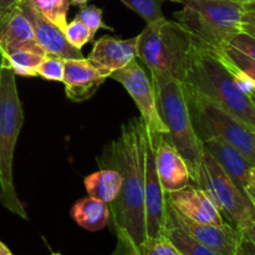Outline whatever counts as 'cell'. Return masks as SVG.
<instances>
[{
    "mask_svg": "<svg viewBox=\"0 0 255 255\" xmlns=\"http://www.w3.org/2000/svg\"><path fill=\"white\" fill-rule=\"evenodd\" d=\"M147 129L141 117H132L120 134L106 144L96 158L101 168H111L122 177L120 194L110 203L112 226L119 241L142 249L147 241L144 211V167Z\"/></svg>",
    "mask_w": 255,
    "mask_h": 255,
    "instance_id": "1",
    "label": "cell"
},
{
    "mask_svg": "<svg viewBox=\"0 0 255 255\" xmlns=\"http://www.w3.org/2000/svg\"><path fill=\"white\" fill-rule=\"evenodd\" d=\"M183 86L255 131V105L239 90L231 70L214 52L193 45Z\"/></svg>",
    "mask_w": 255,
    "mask_h": 255,
    "instance_id": "2",
    "label": "cell"
},
{
    "mask_svg": "<svg viewBox=\"0 0 255 255\" xmlns=\"http://www.w3.org/2000/svg\"><path fill=\"white\" fill-rule=\"evenodd\" d=\"M157 107L168 137L186 161L191 179L203 188V142L197 136L182 82L168 75H151Z\"/></svg>",
    "mask_w": 255,
    "mask_h": 255,
    "instance_id": "3",
    "label": "cell"
},
{
    "mask_svg": "<svg viewBox=\"0 0 255 255\" xmlns=\"http://www.w3.org/2000/svg\"><path fill=\"white\" fill-rule=\"evenodd\" d=\"M22 124L24 110L17 92L16 75L0 57V203L12 214L27 221V212L17 197L12 174L15 147Z\"/></svg>",
    "mask_w": 255,
    "mask_h": 255,
    "instance_id": "4",
    "label": "cell"
},
{
    "mask_svg": "<svg viewBox=\"0 0 255 255\" xmlns=\"http://www.w3.org/2000/svg\"><path fill=\"white\" fill-rule=\"evenodd\" d=\"M183 7L173 14L193 39L208 51L219 52L232 37L243 31L244 6L234 0H183Z\"/></svg>",
    "mask_w": 255,
    "mask_h": 255,
    "instance_id": "5",
    "label": "cell"
},
{
    "mask_svg": "<svg viewBox=\"0 0 255 255\" xmlns=\"http://www.w3.org/2000/svg\"><path fill=\"white\" fill-rule=\"evenodd\" d=\"M137 41V59L151 75H168L183 84L194 41L177 21L166 17L146 25Z\"/></svg>",
    "mask_w": 255,
    "mask_h": 255,
    "instance_id": "6",
    "label": "cell"
},
{
    "mask_svg": "<svg viewBox=\"0 0 255 255\" xmlns=\"http://www.w3.org/2000/svg\"><path fill=\"white\" fill-rule=\"evenodd\" d=\"M186 91L187 104L197 136L202 142L219 138L238 149L255 164V131L208 100Z\"/></svg>",
    "mask_w": 255,
    "mask_h": 255,
    "instance_id": "7",
    "label": "cell"
},
{
    "mask_svg": "<svg viewBox=\"0 0 255 255\" xmlns=\"http://www.w3.org/2000/svg\"><path fill=\"white\" fill-rule=\"evenodd\" d=\"M203 188L218 207L224 221L241 233L255 219V206L236 186L221 164L204 151Z\"/></svg>",
    "mask_w": 255,
    "mask_h": 255,
    "instance_id": "8",
    "label": "cell"
},
{
    "mask_svg": "<svg viewBox=\"0 0 255 255\" xmlns=\"http://www.w3.org/2000/svg\"><path fill=\"white\" fill-rule=\"evenodd\" d=\"M110 79L120 82L128 92L138 109L147 131L151 133H168V129L159 116L152 80L141 66L138 59L132 60L125 67L112 72Z\"/></svg>",
    "mask_w": 255,
    "mask_h": 255,
    "instance_id": "9",
    "label": "cell"
},
{
    "mask_svg": "<svg viewBox=\"0 0 255 255\" xmlns=\"http://www.w3.org/2000/svg\"><path fill=\"white\" fill-rule=\"evenodd\" d=\"M147 129V128H146ZM144 211H146L147 238L166 237L168 226V203L166 192L162 188L157 174L154 159V142L151 132L147 131L146 167H144Z\"/></svg>",
    "mask_w": 255,
    "mask_h": 255,
    "instance_id": "10",
    "label": "cell"
},
{
    "mask_svg": "<svg viewBox=\"0 0 255 255\" xmlns=\"http://www.w3.org/2000/svg\"><path fill=\"white\" fill-rule=\"evenodd\" d=\"M168 219L217 255H236L242 242L241 233L228 223L223 226L199 223L182 216L169 206Z\"/></svg>",
    "mask_w": 255,
    "mask_h": 255,
    "instance_id": "11",
    "label": "cell"
},
{
    "mask_svg": "<svg viewBox=\"0 0 255 255\" xmlns=\"http://www.w3.org/2000/svg\"><path fill=\"white\" fill-rule=\"evenodd\" d=\"M149 132V131H148ZM154 142L157 174L166 193L179 191L188 186L191 172L186 161L174 147L167 133H151Z\"/></svg>",
    "mask_w": 255,
    "mask_h": 255,
    "instance_id": "12",
    "label": "cell"
},
{
    "mask_svg": "<svg viewBox=\"0 0 255 255\" xmlns=\"http://www.w3.org/2000/svg\"><path fill=\"white\" fill-rule=\"evenodd\" d=\"M166 197L171 208L192 221L216 226L227 223L208 192L202 187L188 184L179 191L166 193Z\"/></svg>",
    "mask_w": 255,
    "mask_h": 255,
    "instance_id": "13",
    "label": "cell"
},
{
    "mask_svg": "<svg viewBox=\"0 0 255 255\" xmlns=\"http://www.w3.org/2000/svg\"><path fill=\"white\" fill-rule=\"evenodd\" d=\"M20 9L29 20L34 31L35 40L37 44L46 51V54L56 55L64 60L69 59H82L81 50L72 46L65 37L64 31L52 24L51 21L42 16L34 6L29 2V0H22L20 2Z\"/></svg>",
    "mask_w": 255,
    "mask_h": 255,
    "instance_id": "14",
    "label": "cell"
},
{
    "mask_svg": "<svg viewBox=\"0 0 255 255\" xmlns=\"http://www.w3.org/2000/svg\"><path fill=\"white\" fill-rule=\"evenodd\" d=\"M109 77L97 69L87 57L65 60V94L72 102L91 99Z\"/></svg>",
    "mask_w": 255,
    "mask_h": 255,
    "instance_id": "15",
    "label": "cell"
},
{
    "mask_svg": "<svg viewBox=\"0 0 255 255\" xmlns=\"http://www.w3.org/2000/svg\"><path fill=\"white\" fill-rule=\"evenodd\" d=\"M137 41L138 36L125 40L102 36L95 42L87 59L110 79L112 72L137 59Z\"/></svg>",
    "mask_w": 255,
    "mask_h": 255,
    "instance_id": "16",
    "label": "cell"
},
{
    "mask_svg": "<svg viewBox=\"0 0 255 255\" xmlns=\"http://www.w3.org/2000/svg\"><path fill=\"white\" fill-rule=\"evenodd\" d=\"M203 148L221 164L222 168L231 177L242 193L248 197L251 173L254 164L238 149L219 138H209L203 141Z\"/></svg>",
    "mask_w": 255,
    "mask_h": 255,
    "instance_id": "17",
    "label": "cell"
},
{
    "mask_svg": "<svg viewBox=\"0 0 255 255\" xmlns=\"http://www.w3.org/2000/svg\"><path fill=\"white\" fill-rule=\"evenodd\" d=\"M37 45L31 24L20 6L0 17V56L21 47Z\"/></svg>",
    "mask_w": 255,
    "mask_h": 255,
    "instance_id": "18",
    "label": "cell"
},
{
    "mask_svg": "<svg viewBox=\"0 0 255 255\" xmlns=\"http://www.w3.org/2000/svg\"><path fill=\"white\" fill-rule=\"evenodd\" d=\"M70 216L81 228L89 232H99L110 223L111 212L109 204L89 196L75 202Z\"/></svg>",
    "mask_w": 255,
    "mask_h": 255,
    "instance_id": "19",
    "label": "cell"
},
{
    "mask_svg": "<svg viewBox=\"0 0 255 255\" xmlns=\"http://www.w3.org/2000/svg\"><path fill=\"white\" fill-rule=\"evenodd\" d=\"M85 188L90 197L110 204L117 198L122 187V177L111 168H101L85 177Z\"/></svg>",
    "mask_w": 255,
    "mask_h": 255,
    "instance_id": "20",
    "label": "cell"
},
{
    "mask_svg": "<svg viewBox=\"0 0 255 255\" xmlns=\"http://www.w3.org/2000/svg\"><path fill=\"white\" fill-rule=\"evenodd\" d=\"M46 51L40 45L21 47L14 50L5 56H0L6 61L15 75L22 77H36L37 66L41 64Z\"/></svg>",
    "mask_w": 255,
    "mask_h": 255,
    "instance_id": "21",
    "label": "cell"
},
{
    "mask_svg": "<svg viewBox=\"0 0 255 255\" xmlns=\"http://www.w3.org/2000/svg\"><path fill=\"white\" fill-rule=\"evenodd\" d=\"M166 237L173 244L179 255H217L213 251L197 242L191 236L182 231L179 227L172 223L168 219Z\"/></svg>",
    "mask_w": 255,
    "mask_h": 255,
    "instance_id": "22",
    "label": "cell"
},
{
    "mask_svg": "<svg viewBox=\"0 0 255 255\" xmlns=\"http://www.w3.org/2000/svg\"><path fill=\"white\" fill-rule=\"evenodd\" d=\"M29 2L42 16L65 31L67 26L70 0H29Z\"/></svg>",
    "mask_w": 255,
    "mask_h": 255,
    "instance_id": "23",
    "label": "cell"
},
{
    "mask_svg": "<svg viewBox=\"0 0 255 255\" xmlns=\"http://www.w3.org/2000/svg\"><path fill=\"white\" fill-rule=\"evenodd\" d=\"M127 7L133 10L142 19L146 21V25L153 24L164 19L162 12V4L166 1L183 2V0H121Z\"/></svg>",
    "mask_w": 255,
    "mask_h": 255,
    "instance_id": "24",
    "label": "cell"
},
{
    "mask_svg": "<svg viewBox=\"0 0 255 255\" xmlns=\"http://www.w3.org/2000/svg\"><path fill=\"white\" fill-rule=\"evenodd\" d=\"M216 55L222 61L241 70L242 72L247 74L252 80L255 81V61L253 59L247 56L246 54L241 52L239 50L234 49L231 45H227L223 50L217 52Z\"/></svg>",
    "mask_w": 255,
    "mask_h": 255,
    "instance_id": "25",
    "label": "cell"
},
{
    "mask_svg": "<svg viewBox=\"0 0 255 255\" xmlns=\"http://www.w3.org/2000/svg\"><path fill=\"white\" fill-rule=\"evenodd\" d=\"M65 72V60L56 55L46 54L41 64L37 66L36 76L47 81L62 82Z\"/></svg>",
    "mask_w": 255,
    "mask_h": 255,
    "instance_id": "26",
    "label": "cell"
},
{
    "mask_svg": "<svg viewBox=\"0 0 255 255\" xmlns=\"http://www.w3.org/2000/svg\"><path fill=\"white\" fill-rule=\"evenodd\" d=\"M102 15H104V11L96 5H85V6L80 7L79 12L75 16V20H79L85 26L89 27L91 34L95 36L100 29L111 30V31L114 30L111 26L105 24Z\"/></svg>",
    "mask_w": 255,
    "mask_h": 255,
    "instance_id": "27",
    "label": "cell"
},
{
    "mask_svg": "<svg viewBox=\"0 0 255 255\" xmlns=\"http://www.w3.org/2000/svg\"><path fill=\"white\" fill-rule=\"evenodd\" d=\"M65 37L67 39V41L72 45L76 49L81 50L82 47L86 44L91 42L94 40V35L91 34L90 29L87 26H85L82 22H80L79 20H72L71 22H69L64 31Z\"/></svg>",
    "mask_w": 255,
    "mask_h": 255,
    "instance_id": "28",
    "label": "cell"
},
{
    "mask_svg": "<svg viewBox=\"0 0 255 255\" xmlns=\"http://www.w3.org/2000/svg\"><path fill=\"white\" fill-rule=\"evenodd\" d=\"M141 251L143 255H179L167 237L157 239L147 238Z\"/></svg>",
    "mask_w": 255,
    "mask_h": 255,
    "instance_id": "29",
    "label": "cell"
},
{
    "mask_svg": "<svg viewBox=\"0 0 255 255\" xmlns=\"http://www.w3.org/2000/svg\"><path fill=\"white\" fill-rule=\"evenodd\" d=\"M228 45L239 50V51L246 54L247 56H249L255 61V37L252 36V35L243 31L239 32L236 36L232 37Z\"/></svg>",
    "mask_w": 255,
    "mask_h": 255,
    "instance_id": "30",
    "label": "cell"
},
{
    "mask_svg": "<svg viewBox=\"0 0 255 255\" xmlns=\"http://www.w3.org/2000/svg\"><path fill=\"white\" fill-rule=\"evenodd\" d=\"M119 241V239H117ZM112 255H143L142 254L141 249L136 248L132 244L127 243V242L124 241H119L117 243V248L115 251V253Z\"/></svg>",
    "mask_w": 255,
    "mask_h": 255,
    "instance_id": "31",
    "label": "cell"
},
{
    "mask_svg": "<svg viewBox=\"0 0 255 255\" xmlns=\"http://www.w3.org/2000/svg\"><path fill=\"white\" fill-rule=\"evenodd\" d=\"M243 32H247L255 37V16L247 12L246 10H244L243 15Z\"/></svg>",
    "mask_w": 255,
    "mask_h": 255,
    "instance_id": "32",
    "label": "cell"
},
{
    "mask_svg": "<svg viewBox=\"0 0 255 255\" xmlns=\"http://www.w3.org/2000/svg\"><path fill=\"white\" fill-rule=\"evenodd\" d=\"M21 1L22 0H0V17L19 6Z\"/></svg>",
    "mask_w": 255,
    "mask_h": 255,
    "instance_id": "33",
    "label": "cell"
},
{
    "mask_svg": "<svg viewBox=\"0 0 255 255\" xmlns=\"http://www.w3.org/2000/svg\"><path fill=\"white\" fill-rule=\"evenodd\" d=\"M236 255H255V246L249 241H247V239L242 238Z\"/></svg>",
    "mask_w": 255,
    "mask_h": 255,
    "instance_id": "34",
    "label": "cell"
},
{
    "mask_svg": "<svg viewBox=\"0 0 255 255\" xmlns=\"http://www.w3.org/2000/svg\"><path fill=\"white\" fill-rule=\"evenodd\" d=\"M241 236L242 238L247 239V241H249L255 246V219L246 229L241 232Z\"/></svg>",
    "mask_w": 255,
    "mask_h": 255,
    "instance_id": "35",
    "label": "cell"
},
{
    "mask_svg": "<svg viewBox=\"0 0 255 255\" xmlns=\"http://www.w3.org/2000/svg\"><path fill=\"white\" fill-rule=\"evenodd\" d=\"M244 10H246L247 12H249V14L254 15L255 16V1L254 2H249V4H244Z\"/></svg>",
    "mask_w": 255,
    "mask_h": 255,
    "instance_id": "36",
    "label": "cell"
},
{
    "mask_svg": "<svg viewBox=\"0 0 255 255\" xmlns=\"http://www.w3.org/2000/svg\"><path fill=\"white\" fill-rule=\"evenodd\" d=\"M0 255H14L2 242H0Z\"/></svg>",
    "mask_w": 255,
    "mask_h": 255,
    "instance_id": "37",
    "label": "cell"
},
{
    "mask_svg": "<svg viewBox=\"0 0 255 255\" xmlns=\"http://www.w3.org/2000/svg\"><path fill=\"white\" fill-rule=\"evenodd\" d=\"M89 1L90 0H70V2H71L72 5H75V6H79V7L85 6V5H87V2Z\"/></svg>",
    "mask_w": 255,
    "mask_h": 255,
    "instance_id": "38",
    "label": "cell"
},
{
    "mask_svg": "<svg viewBox=\"0 0 255 255\" xmlns=\"http://www.w3.org/2000/svg\"><path fill=\"white\" fill-rule=\"evenodd\" d=\"M248 197H249V199L252 201V203L255 206V187H249Z\"/></svg>",
    "mask_w": 255,
    "mask_h": 255,
    "instance_id": "39",
    "label": "cell"
},
{
    "mask_svg": "<svg viewBox=\"0 0 255 255\" xmlns=\"http://www.w3.org/2000/svg\"><path fill=\"white\" fill-rule=\"evenodd\" d=\"M251 187H255V164L252 168V173H251Z\"/></svg>",
    "mask_w": 255,
    "mask_h": 255,
    "instance_id": "40",
    "label": "cell"
},
{
    "mask_svg": "<svg viewBox=\"0 0 255 255\" xmlns=\"http://www.w3.org/2000/svg\"><path fill=\"white\" fill-rule=\"evenodd\" d=\"M234 1L237 2H241V4H249V2H254L255 0H234Z\"/></svg>",
    "mask_w": 255,
    "mask_h": 255,
    "instance_id": "41",
    "label": "cell"
},
{
    "mask_svg": "<svg viewBox=\"0 0 255 255\" xmlns=\"http://www.w3.org/2000/svg\"><path fill=\"white\" fill-rule=\"evenodd\" d=\"M249 97H251V100L253 101V104L255 105V90L253 92H252V94H249Z\"/></svg>",
    "mask_w": 255,
    "mask_h": 255,
    "instance_id": "42",
    "label": "cell"
},
{
    "mask_svg": "<svg viewBox=\"0 0 255 255\" xmlns=\"http://www.w3.org/2000/svg\"><path fill=\"white\" fill-rule=\"evenodd\" d=\"M51 255H61V254H59V253H52Z\"/></svg>",
    "mask_w": 255,
    "mask_h": 255,
    "instance_id": "43",
    "label": "cell"
}]
</instances>
